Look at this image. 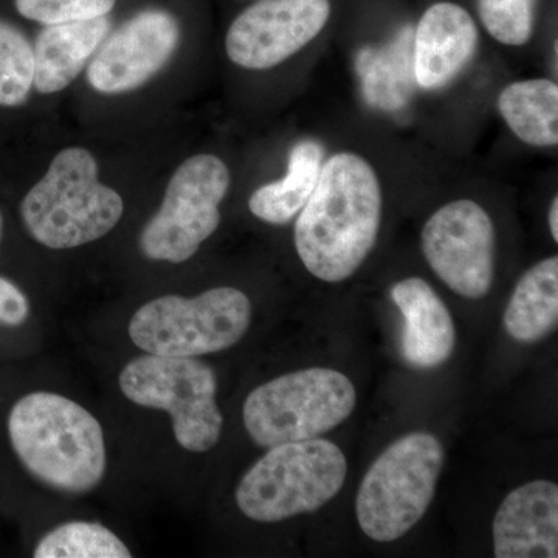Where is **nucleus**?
<instances>
[{
  "mask_svg": "<svg viewBox=\"0 0 558 558\" xmlns=\"http://www.w3.org/2000/svg\"><path fill=\"white\" fill-rule=\"evenodd\" d=\"M380 222L376 171L357 154H336L323 163L317 186L296 219L301 263L322 281H344L373 252Z\"/></svg>",
  "mask_w": 558,
  "mask_h": 558,
  "instance_id": "obj_1",
  "label": "nucleus"
},
{
  "mask_svg": "<svg viewBox=\"0 0 558 558\" xmlns=\"http://www.w3.org/2000/svg\"><path fill=\"white\" fill-rule=\"evenodd\" d=\"M9 436L24 469L54 490L86 494L105 478L100 422L64 396L36 391L17 400Z\"/></svg>",
  "mask_w": 558,
  "mask_h": 558,
  "instance_id": "obj_2",
  "label": "nucleus"
},
{
  "mask_svg": "<svg viewBox=\"0 0 558 558\" xmlns=\"http://www.w3.org/2000/svg\"><path fill=\"white\" fill-rule=\"evenodd\" d=\"M98 174L90 150L62 149L21 204L33 240L53 250L75 248L116 229L124 202L116 190L102 185Z\"/></svg>",
  "mask_w": 558,
  "mask_h": 558,
  "instance_id": "obj_3",
  "label": "nucleus"
},
{
  "mask_svg": "<svg viewBox=\"0 0 558 558\" xmlns=\"http://www.w3.org/2000/svg\"><path fill=\"white\" fill-rule=\"evenodd\" d=\"M347 473V457L330 440L281 444L245 473L236 490L238 508L259 523L317 512L339 495Z\"/></svg>",
  "mask_w": 558,
  "mask_h": 558,
  "instance_id": "obj_4",
  "label": "nucleus"
},
{
  "mask_svg": "<svg viewBox=\"0 0 558 558\" xmlns=\"http://www.w3.org/2000/svg\"><path fill=\"white\" fill-rule=\"evenodd\" d=\"M442 464V444L427 432L392 442L360 484L355 513L362 531L379 543L409 534L435 498Z\"/></svg>",
  "mask_w": 558,
  "mask_h": 558,
  "instance_id": "obj_5",
  "label": "nucleus"
},
{
  "mask_svg": "<svg viewBox=\"0 0 558 558\" xmlns=\"http://www.w3.org/2000/svg\"><path fill=\"white\" fill-rule=\"evenodd\" d=\"M355 402L357 392L344 374L301 369L253 389L242 417L253 442L271 449L326 435L351 416Z\"/></svg>",
  "mask_w": 558,
  "mask_h": 558,
  "instance_id": "obj_6",
  "label": "nucleus"
},
{
  "mask_svg": "<svg viewBox=\"0 0 558 558\" xmlns=\"http://www.w3.org/2000/svg\"><path fill=\"white\" fill-rule=\"evenodd\" d=\"M250 323L248 296L234 288H218L196 299L165 295L149 301L132 317L130 337L148 354L199 357L234 347Z\"/></svg>",
  "mask_w": 558,
  "mask_h": 558,
  "instance_id": "obj_7",
  "label": "nucleus"
},
{
  "mask_svg": "<svg viewBox=\"0 0 558 558\" xmlns=\"http://www.w3.org/2000/svg\"><path fill=\"white\" fill-rule=\"evenodd\" d=\"M120 389L135 405L163 410L182 449L205 453L219 442L223 417L215 369L194 357L142 355L120 374Z\"/></svg>",
  "mask_w": 558,
  "mask_h": 558,
  "instance_id": "obj_8",
  "label": "nucleus"
},
{
  "mask_svg": "<svg viewBox=\"0 0 558 558\" xmlns=\"http://www.w3.org/2000/svg\"><path fill=\"white\" fill-rule=\"evenodd\" d=\"M229 167L219 157L199 154L174 172L161 207L140 234L146 258L185 263L218 230L219 207L230 189Z\"/></svg>",
  "mask_w": 558,
  "mask_h": 558,
  "instance_id": "obj_9",
  "label": "nucleus"
},
{
  "mask_svg": "<svg viewBox=\"0 0 558 558\" xmlns=\"http://www.w3.org/2000/svg\"><path fill=\"white\" fill-rule=\"evenodd\" d=\"M422 252L440 281L458 295L481 300L495 270V227L486 209L470 199L450 202L425 222Z\"/></svg>",
  "mask_w": 558,
  "mask_h": 558,
  "instance_id": "obj_10",
  "label": "nucleus"
},
{
  "mask_svg": "<svg viewBox=\"0 0 558 558\" xmlns=\"http://www.w3.org/2000/svg\"><path fill=\"white\" fill-rule=\"evenodd\" d=\"M329 16V0H259L230 25L227 54L242 69L277 68L317 38Z\"/></svg>",
  "mask_w": 558,
  "mask_h": 558,
  "instance_id": "obj_11",
  "label": "nucleus"
},
{
  "mask_svg": "<svg viewBox=\"0 0 558 558\" xmlns=\"http://www.w3.org/2000/svg\"><path fill=\"white\" fill-rule=\"evenodd\" d=\"M179 40V22L171 13L140 11L102 40L87 68V81L105 95L138 89L168 64Z\"/></svg>",
  "mask_w": 558,
  "mask_h": 558,
  "instance_id": "obj_12",
  "label": "nucleus"
},
{
  "mask_svg": "<svg viewBox=\"0 0 558 558\" xmlns=\"http://www.w3.org/2000/svg\"><path fill=\"white\" fill-rule=\"evenodd\" d=\"M470 13L451 2L429 7L413 36L414 78L421 89H442L468 68L478 49Z\"/></svg>",
  "mask_w": 558,
  "mask_h": 558,
  "instance_id": "obj_13",
  "label": "nucleus"
},
{
  "mask_svg": "<svg viewBox=\"0 0 558 558\" xmlns=\"http://www.w3.org/2000/svg\"><path fill=\"white\" fill-rule=\"evenodd\" d=\"M497 558L558 557V487L537 480L510 492L495 515Z\"/></svg>",
  "mask_w": 558,
  "mask_h": 558,
  "instance_id": "obj_14",
  "label": "nucleus"
},
{
  "mask_svg": "<svg viewBox=\"0 0 558 558\" xmlns=\"http://www.w3.org/2000/svg\"><path fill=\"white\" fill-rule=\"evenodd\" d=\"M391 299L402 314L400 354L410 366L432 369L453 354L457 330L449 307L422 278H407L391 288Z\"/></svg>",
  "mask_w": 558,
  "mask_h": 558,
  "instance_id": "obj_15",
  "label": "nucleus"
},
{
  "mask_svg": "<svg viewBox=\"0 0 558 558\" xmlns=\"http://www.w3.org/2000/svg\"><path fill=\"white\" fill-rule=\"evenodd\" d=\"M109 32L108 16L46 25L33 47L35 89L49 95L69 87L100 49Z\"/></svg>",
  "mask_w": 558,
  "mask_h": 558,
  "instance_id": "obj_16",
  "label": "nucleus"
},
{
  "mask_svg": "<svg viewBox=\"0 0 558 558\" xmlns=\"http://www.w3.org/2000/svg\"><path fill=\"white\" fill-rule=\"evenodd\" d=\"M502 319L506 332L520 343H535L557 329V256L539 260L520 278Z\"/></svg>",
  "mask_w": 558,
  "mask_h": 558,
  "instance_id": "obj_17",
  "label": "nucleus"
},
{
  "mask_svg": "<svg viewBox=\"0 0 558 558\" xmlns=\"http://www.w3.org/2000/svg\"><path fill=\"white\" fill-rule=\"evenodd\" d=\"M413 36L405 28L380 49H363L357 57V73L363 97L373 108L402 109L416 89L413 65Z\"/></svg>",
  "mask_w": 558,
  "mask_h": 558,
  "instance_id": "obj_18",
  "label": "nucleus"
},
{
  "mask_svg": "<svg viewBox=\"0 0 558 558\" xmlns=\"http://www.w3.org/2000/svg\"><path fill=\"white\" fill-rule=\"evenodd\" d=\"M325 149L315 140H303L290 150L288 174L252 194L248 208L255 218L286 226L300 215L317 186Z\"/></svg>",
  "mask_w": 558,
  "mask_h": 558,
  "instance_id": "obj_19",
  "label": "nucleus"
},
{
  "mask_svg": "<svg viewBox=\"0 0 558 558\" xmlns=\"http://www.w3.org/2000/svg\"><path fill=\"white\" fill-rule=\"evenodd\" d=\"M498 109L510 131L531 146L558 143V86L546 78L515 81L501 90Z\"/></svg>",
  "mask_w": 558,
  "mask_h": 558,
  "instance_id": "obj_20",
  "label": "nucleus"
},
{
  "mask_svg": "<svg viewBox=\"0 0 558 558\" xmlns=\"http://www.w3.org/2000/svg\"><path fill=\"white\" fill-rule=\"evenodd\" d=\"M128 546L112 531L89 521L61 524L44 535L36 558H130Z\"/></svg>",
  "mask_w": 558,
  "mask_h": 558,
  "instance_id": "obj_21",
  "label": "nucleus"
},
{
  "mask_svg": "<svg viewBox=\"0 0 558 558\" xmlns=\"http://www.w3.org/2000/svg\"><path fill=\"white\" fill-rule=\"evenodd\" d=\"M35 53L24 33L0 21V106L16 108L31 97Z\"/></svg>",
  "mask_w": 558,
  "mask_h": 558,
  "instance_id": "obj_22",
  "label": "nucleus"
},
{
  "mask_svg": "<svg viewBox=\"0 0 558 558\" xmlns=\"http://www.w3.org/2000/svg\"><path fill=\"white\" fill-rule=\"evenodd\" d=\"M535 3L537 0H480L481 21L498 43L524 46L534 31Z\"/></svg>",
  "mask_w": 558,
  "mask_h": 558,
  "instance_id": "obj_23",
  "label": "nucleus"
},
{
  "mask_svg": "<svg viewBox=\"0 0 558 558\" xmlns=\"http://www.w3.org/2000/svg\"><path fill=\"white\" fill-rule=\"evenodd\" d=\"M117 0H14L25 20L44 25L108 16Z\"/></svg>",
  "mask_w": 558,
  "mask_h": 558,
  "instance_id": "obj_24",
  "label": "nucleus"
},
{
  "mask_svg": "<svg viewBox=\"0 0 558 558\" xmlns=\"http://www.w3.org/2000/svg\"><path fill=\"white\" fill-rule=\"evenodd\" d=\"M31 315V301L10 279L0 277V325L17 328Z\"/></svg>",
  "mask_w": 558,
  "mask_h": 558,
  "instance_id": "obj_25",
  "label": "nucleus"
},
{
  "mask_svg": "<svg viewBox=\"0 0 558 558\" xmlns=\"http://www.w3.org/2000/svg\"><path fill=\"white\" fill-rule=\"evenodd\" d=\"M549 230L554 241H558V197H554L549 208Z\"/></svg>",
  "mask_w": 558,
  "mask_h": 558,
  "instance_id": "obj_26",
  "label": "nucleus"
},
{
  "mask_svg": "<svg viewBox=\"0 0 558 558\" xmlns=\"http://www.w3.org/2000/svg\"><path fill=\"white\" fill-rule=\"evenodd\" d=\"M2 233H3V219H2V213H0V241H2Z\"/></svg>",
  "mask_w": 558,
  "mask_h": 558,
  "instance_id": "obj_27",
  "label": "nucleus"
}]
</instances>
